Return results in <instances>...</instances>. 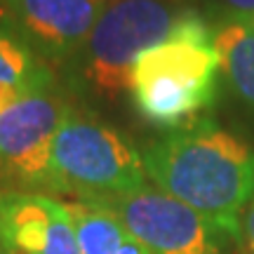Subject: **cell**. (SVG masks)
Listing matches in <instances>:
<instances>
[{
  "instance_id": "7",
  "label": "cell",
  "mask_w": 254,
  "mask_h": 254,
  "mask_svg": "<svg viewBox=\"0 0 254 254\" xmlns=\"http://www.w3.org/2000/svg\"><path fill=\"white\" fill-rule=\"evenodd\" d=\"M109 0H0V19L50 62H71Z\"/></svg>"
},
{
  "instance_id": "2",
  "label": "cell",
  "mask_w": 254,
  "mask_h": 254,
  "mask_svg": "<svg viewBox=\"0 0 254 254\" xmlns=\"http://www.w3.org/2000/svg\"><path fill=\"white\" fill-rule=\"evenodd\" d=\"M219 80L214 28L198 12L186 9L170 36L134 62L129 94L148 125L172 132L195 123L217 101Z\"/></svg>"
},
{
  "instance_id": "12",
  "label": "cell",
  "mask_w": 254,
  "mask_h": 254,
  "mask_svg": "<svg viewBox=\"0 0 254 254\" xmlns=\"http://www.w3.org/2000/svg\"><path fill=\"white\" fill-rule=\"evenodd\" d=\"M205 12L214 14L219 21L224 19H240L254 14V0H195Z\"/></svg>"
},
{
  "instance_id": "4",
  "label": "cell",
  "mask_w": 254,
  "mask_h": 254,
  "mask_svg": "<svg viewBox=\"0 0 254 254\" xmlns=\"http://www.w3.org/2000/svg\"><path fill=\"white\" fill-rule=\"evenodd\" d=\"M144 160L118 129L71 113L57 132L47 189L99 200L144 186Z\"/></svg>"
},
{
  "instance_id": "9",
  "label": "cell",
  "mask_w": 254,
  "mask_h": 254,
  "mask_svg": "<svg viewBox=\"0 0 254 254\" xmlns=\"http://www.w3.org/2000/svg\"><path fill=\"white\" fill-rule=\"evenodd\" d=\"M52 82L45 59L0 19V113L28 94L52 90Z\"/></svg>"
},
{
  "instance_id": "11",
  "label": "cell",
  "mask_w": 254,
  "mask_h": 254,
  "mask_svg": "<svg viewBox=\"0 0 254 254\" xmlns=\"http://www.w3.org/2000/svg\"><path fill=\"white\" fill-rule=\"evenodd\" d=\"M73 224L78 247L82 254H118L129 238V231L109 207L94 200H71L64 202Z\"/></svg>"
},
{
  "instance_id": "1",
  "label": "cell",
  "mask_w": 254,
  "mask_h": 254,
  "mask_svg": "<svg viewBox=\"0 0 254 254\" xmlns=\"http://www.w3.org/2000/svg\"><path fill=\"white\" fill-rule=\"evenodd\" d=\"M158 189L195 209L224 238L240 236L254 200V151L212 120L172 129L141 153Z\"/></svg>"
},
{
  "instance_id": "6",
  "label": "cell",
  "mask_w": 254,
  "mask_h": 254,
  "mask_svg": "<svg viewBox=\"0 0 254 254\" xmlns=\"http://www.w3.org/2000/svg\"><path fill=\"white\" fill-rule=\"evenodd\" d=\"M73 111L52 90L28 94L0 113V167L26 186L50 184V158L57 132Z\"/></svg>"
},
{
  "instance_id": "14",
  "label": "cell",
  "mask_w": 254,
  "mask_h": 254,
  "mask_svg": "<svg viewBox=\"0 0 254 254\" xmlns=\"http://www.w3.org/2000/svg\"><path fill=\"white\" fill-rule=\"evenodd\" d=\"M118 254H151V252H148V250H146V247L141 245V243H139L132 233H129V238L125 240V245L120 247Z\"/></svg>"
},
{
  "instance_id": "10",
  "label": "cell",
  "mask_w": 254,
  "mask_h": 254,
  "mask_svg": "<svg viewBox=\"0 0 254 254\" xmlns=\"http://www.w3.org/2000/svg\"><path fill=\"white\" fill-rule=\"evenodd\" d=\"M221 59V80L254 111V28L243 19H224L214 26Z\"/></svg>"
},
{
  "instance_id": "8",
  "label": "cell",
  "mask_w": 254,
  "mask_h": 254,
  "mask_svg": "<svg viewBox=\"0 0 254 254\" xmlns=\"http://www.w3.org/2000/svg\"><path fill=\"white\" fill-rule=\"evenodd\" d=\"M0 245L12 254H82L64 202L0 190Z\"/></svg>"
},
{
  "instance_id": "16",
  "label": "cell",
  "mask_w": 254,
  "mask_h": 254,
  "mask_svg": "<svg viewBox=\"0 0 254 254\" xmlns=\"http://www.w3.org/2000/svg\"><path fill=\"white\" fill-rule=\"evenodd\" d=\"M0 254H12V252H7V250H5V247L0 245Z\"/></svg>"
},
{
  "instance_id": "15",
  "label": "cell",
  "mask_w": 254,
  "mask_h": 254,
  "mask_svg": "<svg viewBox=\"0 0 254 254\" xmlns=\"http://www.w3.org/2000/svg\"><path fill=\"white\" fill-rule=\"evenodd\" d=\"M240 19H243V21H247V24L254 28V14H250V17H240Z\"/></svg>"
},
{
  "instance_id": "5",
  "label": "cell",
  "mask_w": 254,
  "mask_h": 254,
  "mask_svg": "<svg viewBox=\"0 0 254 254\" xmlns=\"http://www.w3.org/2000/svg\"><path fill=\"white\" fill-rule=\"evenodd\" d=\"M94 202L109 207L151 254H221V236L163 189L144 184Z\"/></svg>"
},
{
  "instance_id": "13",
  "label": "cell",
  "mask_w": 254,
  "mask_h": 254,
  "mask_svg": "<svg viewBox=\"0 0 254 254\" xmlns=\"http://www.w3.org/2000/svg\"><path fill=\"white\" fill-rule=\"evenodd\" d=\"M240 243L245 247L247 254H254V200L250 202V207L245 209L243 214V221H240Z\"/></svg>"
},
{
  "instance_id": "3",
  "label": "cell",
  "mask_w": 254,
  "mask_h": 254,
  "mask_svg": "<svg viewBox=\"0 0 254 254\" xmlns=\"http://www.w3.org/2000/svg\"><path fill=\"white\" fill-rule=\"evenodd\" d=\"M184 12L174 0H109L87 43L68 62L73 75L99 97H120L129 90L134 62L170 36Z\"/></svg>"
}]
</instances>
